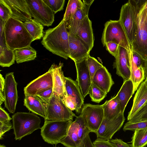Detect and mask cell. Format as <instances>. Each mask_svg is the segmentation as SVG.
I'll return each mask as SVG.
<instances>
[{
  "instance_id": "obj_1",
  "label": "cell",
  "mask_w": 147,
  "mask_h": 147,
  "mask_svg": "<svg viewBox=\"0 0 147 147\" xmlns=\"http://www.w3.org/2000/svg\"><path fill=\"white\" fill-rule=\"evenodd\" d=\"M69 39L66 22L62 20L56 26L45 31L41 43L53 53L67 59L69 58Z\"/></svg>"
},
{
  "instance_id": "obj_2",
  "label": "cell",
  "mask_w": 147,
  "mask_h": 147,
  "mask_svg": "<svg viewBox=\"0 0 147 147\" xmlns=\"http://www.w3.org/2000/svg\"><path fill=\"white\" fill-rule=\"evenodd\" d=\"M4 30L7 47L13 51L30 46L33 41L24 22L17 19L9 18L5 22Z\"/></svg>"
},
{
  "instance_id": "obj_3",
  "label": "cell",
  "mask_w": 147,
  "mask_h": 147,
  "mask_svg": "<svg viewBox=\"0 0 147 147\" xmlns=\"http://www.w3.org/2000/svg\"><path fill=\"white\" fill-rule=\"evenodd\" d=\"M138 11L134 40L131 45L132 51L144 61H147V0H137Z\"/></svg>"
},
{
  "instance_id": "obj_4",
  "label": "cell",
  "mask_w": 147,
  "mask_h": 147,
  "mask_svg": "<svg viewBox=\"0 0 147 147\" xmlns=\"http://www.w3.org/2000/svg\"><path fill=\"white\" fill-rule=\"evenodd\" d=\"M12 119L16 140H20L40 128V119L34 113L18 112L12 115Z\"/></svg>"
},
{
  "instance_id": "obj_5",
  "label": "cell",
  "mask_w": 147,
  "mask_h": 147,
  "mask_svg": "<svg viewBox=\"0 0 147 147\" xmlns=\"http://www.w3.org/2000/svg\"><path fill=\"white\" fill-rule=\"evenodd\" d=\"M138 11V3L136 0H129L121 9L119 20L131 45L136 35Z\"/></svg>"
},
{
  "instance_id": "obj_6",
  "label": "cell",
  "mask_w": 147,
  "mask_h": 147,
  "mask_svg": "<svg viewBox=\"0 0 147 147\" xmlns=\"http://www.w3.org/2000/svg\"><path fill=\"white\" fill-rule=\"evenodd\" d=\"M73 121H64L45 120L41 128V135L46 142L57 145L67 135L69 126Z\"/></svg>"
},
{
  "instance_id": "obj_7",
  "label": "cell",
  "mask_w": 147,
  "mask_h": 147,
  "mask_svg": "<svg viewBox=\"0 0 147 147\" xmlns=\"http://www.w3.org/2000/svg\"><path fill=\"white\" fill-rule=\"evenodd\" d=\"M77 116L66 105L63 100L58 95L53 93L47 105L45 120L73 121Z\"/></svg>"
},
{
  "instance_id": "obj_8",
  "label": "cell",
  "mask_w": 147,
  "mask_h": 147,
  "mask_svg": "<svg viewBox=\"0 0 147 147\" xmlns=\"http://www.w3.org/2000/svg\"><path fill=\"white\" fill-rule=\"evenodd\" d=\"M101 41L103 46L107 42H112L127 50L131 47L119 20H110L105 23Z\"/></svg>"
},
{
  "instance_id": "obj_9",
  "label": "cell",
  "mask_w": 147,
  "mask_h": 147,
  "mask_svg": "<svg viewBox=\"0 0 147 147\" xmlns=\"http://www.w3.org/2000/svg\"><path fill=\"white\" fill-rule=\"evenodd\" d=\"M80 115L90 131L96 134L104 118L102 105L84 104Z\"/></svg>"
},
{
  "instance_id": "obj_10",
  "label": "cell",
  "mask_w": 147,
  "mask_h": 147,
  "mask_svg": "<svg viewBox=\"0 0 147 147\" xmlns=\"http://www.w3.org/2000/svg\"><path fill=\"white\" fill-rule=\"evenodd\" d=\"M90 132L80 115L71 123L67 135L60 143L66 147H79L86 134Z\"/></svg>"
},
{
  "instance_id": "obj_11",
  "label": "cell",
  "mask_w": 147,
  "mask_h": 147,
  "mask_svg": "<svg viewBox=\"0 0 147 147\" xmlns=\"http://www.w3.org/2000/svg\"><path fill=\"white\" fill-rule=\"evenodd\" d=\"M29 12L43 26H49L54 21L55 13L43 0H25Z\"/></svg>"
},
{
  "instance_id": "obj_12",
  "label": "cell",
  "mask_w": 147,
  "mask_h": 147,
  "mask_svg": "<svg viewBox=\"0 0 147 147\" xmlns=\"http://www.w3.org/2000/svg\"><path fill=\"white\" fill-rule=\"evenodd\" d=\"M53 72L51 66L47 72L32 81L24 88L25 96H36L53 88Z\"/></svg>"
},
{
  "instance_id": "obj_13",
  "label": "cell",
  "mask_w": 147,
  "mask_h": 147,
  "mask_svg": "<svg viewBox=\"0 0 147 147\" xmlns=\"http://www.w3.org/2000/svg\"><path fill=\"white\" fill-rule=\"evenodd\" d=\"M125 119L124 113L111 120L104 118L96 134L97 139L109 141L122 127Z\"/></svg>"
},
{
  "instance_id": "obj_14",
  "label": "cell",
  "mask_w": 147,
  "mask_h": 147,
  "mask_svg": "<svg viewBox=\"0 0 147 147\" xmlns=\"http://www.w3.org/2000/svg\"><path fill=\"white\" fill-rule=\"evenodd\" d=\"M3 94L5 98V107L9 112L13 113L16 110L18 99L17 83L13 72L7 74L5 76Z\"/></svg>"
},
{
  "instance_id": "obj_15",
  "label": "cell",
  "mask_w": 147,
  "mask_h": 147,
  "mask_svg": "<svg viewBox=\"0 0 147 147\" xmlns=\"http://www.w3.org/2000/svg\"><path fill=\"white\" fill-rule=\"evenodd\" d=\"M87 57L74 62L77 72L76 81L84 98L89 94L92 83L87 64Z\"/></svg>"
},
{
  "instance_id": "obj_16",
  "label": "cell",
  "mask_w": 147,
  "mask_h": 147,
  "mask_svg": "<svg viewBox=\"0 0 147 147\" xmlns=\"http://www.w3.org/2000/svg\"><path fill=\"white\" fill-rule=\"evenodd\" d=\"M69 58L74 62L80 61L90 55L88 46L76 35H69Z\"/></svg>"
},
{
  "instance_id": "obj_17",
  "label": "cell",
  "mask_w": 147,
  "mask_h": 147,
  "mask_svg": "<svg viewBox=\"0 0 147 147\" xmlns=\"http://www.w3.org/2000/svg\"><path fill=\"white\" fill-rule=\"evenodd\" d=\"M113 64L116 69V73L121 77L123 81L130 79L131 72L128 55L127 50L119 46L117 56Z\"/></svg>"
},
{
  "instance_id": "obj_18",
  "label": "cell",
  "mask_w": 147,
  "mask_h": 147,
  "mask_svg": "<svg viewBox=\"0 0 147 147\" xmlns=\"http://www.w3.org/2000/svg\"><path fill=\"white\" fill-rule=\"evenodd\" d=\"M51 66L53 72V93L58 95L63 101L67 95L65 88V77L62 70L63 64L60 62L58 65L54 63Z\"/></svg>"
},
{
  "instance_id": "obj_19",
  "label": "cell",
  "mask_w": 147,
  "mask_h": 147,
  "mask_svg": "<svg viewBox=\"0 0 147 147\" xmlns=\"http://www.w3.org/2000/svg\"><path fill=\"white\" fill-rule=\"evenodd\" d=\"M65 79L67 95L71 97L75 102L76 114H80L84 105V98L76 80L68 77H65Z\"/></svg>"
},
{
  "instance_id": "obj_20",
  "label": "cell",
  "mask_w": 147,
  "mask_h": 147,
  "mask_svg": "<svg viewBox=\"0 0 147 147\" xmlns=\"http://www.w3.org/2000/svg\"><path fill=\"white\" fill-rule=\"evenodd\" d=\"M10 8L12 17L24 22L32 18L25 0H3Z\"/></svg>"
},
{
  "instance_id": "obj_21",
  "label": "cell",
  "mask_w": 147,
  "mask_h": 147,
  "mask_svg": "<svg viewBox=\"0 0 147 147\" xmlns=\"http://www.w3.org/2000/svg\"><path fill=\"white\" fill-rule=\"evenodd\" d=\"M76 36L86 44L90 51L94 46V37L92 22L88 16L81 21Z\"/></svg>"
},
{
  "instance_id": "obj_22",
  "label": "cell",
  "mask_w": 147,
  "mask_h": 147,
  "mask_svg": "<svg viewBox=\"0 0 147 147\" xmlns=\"http://www.w3.org/2000/svg\"><path fill=\"white\" fill-rule=\"evenodd\" d=\"M92 83L107 93L114 83L110 73L104 66L95 72Z\"/></svg>"
},
{
  "instance_id": "obj_23",
  "label": "cell",
  "mask_w": 147,
  "mask_h": 147,
  "mask_svg": "<svg viewBox=\"0 0 147 147\" xmlns=\"http://www.w3.org/2000/svg\"><path fill=\"white\" fill-rule=\"evenodd\" d=\"M127 51L129 62L131 72L130 79L133 83L134 93L140 84L145 79V71L143 66H138L134 62L131 47Z\"/></svg>"
},
{
  "instance_id": "obj_24",
  "label": "cell",
  "mask_w": 147,
  "mask_h": 147,
  "mask_svg": "<svg viewBox=\"0 0 147 147\" xmlns=\"http://www.w3.org/2000/svg\"><path fill=\"white\" fill-rule=\"evenodd\" d=\"M147 102V84L145 80L139 86L134 97L131 108L127 117L129 121Z\"/></svg>"
},
{
  "instance_id": "obj_25",
  "label": "cell",
  "mask_w": 147,
  "mask_h": 147,
  "mask_svg": "<svg viewBox=\"0 0 147 147\" xmlns=\"http://www.w3.org/2000/svg\"><path fill=\"white\" fill-rule=\"evenodd\" d=\"M133 91V85L131 80L129 79L124 81L120 90L115 96L119 102L122 113H124L128 102L134 94Z\"/></svg>"
},
{
  "instance_id": "obj_26",
  "label": "cell",
  "mask_w": 147,
  "mask_h": 147,
  "mask_svg": "<svg viewBox=\"0 0 147 147\" xmlns=\"http://www.w3.org/2000/svg\"><path fill=\"white\" fill-rule=\"evenodd\" d=\"M24 105L33 113L45 119L47 105L36 96H25Z\"/></svg>"
},
{
  "instance_id": "obj_27",
  "label": "cell",
  "mask_w": 147,
  "mask_h": 147,
  "mask_svg": "<svg viewBox=\"0 0 147 147\" xmlns=\"http://www.w3.org/2000/svg\"><path fill=\"white\" fill-rule=\"evenodd\" d=\"M102 105L104 118L106 119H113L122 113L119 102L115 96L106 100Z\"/></svg>"
},
{
  "instance_id": "obj_28",
  "label": "cell",
  "mask_w": 147,
  "mask_h": 147,
  "mask_svg": "<svg viewBox=\"0 0 147 147\" xmlns=\"http://www.w3.org/2000/svg\"><path fill=\"white\" fill-rule=\"evenodd\" d=\"M27 30L33 38V41L43 36V26L34 19H31L24 22Z\"/></svg>"
},
{
  "instance_id": "obj_29",
  "label": "cell",
  "mask_w": 147,
  "mask_h": 147,
  "mask_svg": "<svg viewBox=\"0 0 147 147\" xmlns=\"http://www.w3.org/2000/svg\"><path fill=\"white\" fill-rule=\"evenodd\" d=\"M16 61L18 64L35 59L36 57V51L30 46L14 50Z\"/></svg>"
},
{
  "instance_id": "obj_30",
  "label": "cell",
  "mask_w": 147,
  "mask_h": 147,
  "mask_svg": "<svg viewBox=\"0 0 147 147\" xmlns=\"http://www.w3.org/2000/svg\"><path fill=\"white\" fill-rule=\"evenodd\" d=\"M16 56L14 51L8 47H0V65L9 67L15 63Z\"/></svg>"
},
{
  "instance_id": "obj_31",
  "label": "cell",
  "mask_w": 147,
  "mask_h": 147,
  "mask_svg": "<svg viewBox=\"0 0 147 147\" xmlns=\"http://www.w3.org/2000/svg\"><path fill=\"white\" fill-rule=\"evenodd\" d=\"M131 138L132 147H145L147 145V129L135 130Z\"/></svg>"
},
{
  "instance_id": "obj_32",
  "label": "cell",
  "mask_w": 147,
  "mask_h": 147,
  "mask_svg": "<svg viewBox=\"0 0 147 147\" xmlns=\"http://www.w3.org/2000/svg\"><path fill=\"white\" fill-rule=\"evenodd\" d=\"M94 1V0H83L82 6L77 9L72 18L69 20L81 21L88 16L90 7Z\"/></svg>"
},
{
  "instance_id": "obj_33",
  "label": "cell",
  "mask_w": 147,
  "mask_h": 147,
  "mask_svg": "<svg viewBox=\"0 0 147 147\" xmlns=\"http://www.w3.org/2000/svg\"><path fill=\"white\" fill-rule=\"evenodd\" d=\"M82 4L83 0H69L63 20L66 22L72 18L77 9Z\"/></svg>"
},
{
  "instance_id": "obj_34",
  "label": "cell",
  "mask_w": 147,
  "mask_h": 147,
  "mask_svg": "<svg viewBox=\"0 0 147 147\" xmlns=\"http://www.w3.org/2000/svg\"><path fill=\"white\" fill-rule=\"evenodd\" d=\"M107 94L92 83L89 94L92 101L99 103L106 97Z\"/></svg>"
},
{
  "instance_id": "obj_35",
  "label": "cell",
  "mask_w": 147,
  "mask_h": 147,
  "mask_svg": "<svg viewBox=\"0 0 147 147\" xmlns=\"http://www.w3.org/2000/svg\"><path fill=\"white\" fill-rule=\"evenodd\" d=\"M87 62L92 82L93 77L95 72L104 66L95 58L90 55L87 57Z\"/></svg>"
},
{
  "instance_id": "obj_36",
  "label": "cell",
  "mask_w": 147,
  "mask_h": 147,
  "mask_svg": "<svg viewBox=\"0 0 147 147\" xmlns=\"http://www.w3.org/2000/svg\"><path fill=\"white\" fill-rule=\"evenodd\" d=\"M55 14L63 10L65 3V0H43Z\"/></svg>"
},
{
  "instance_id": "obj_37",
  "label": "cell",
  "mask_w": 147,
  "mask_h": 147,
  "mask_svg": "<svg viewBox=\"0 0 147 147\" xmlns=\"http://www.w3.org/2000/svg\"><path fill=\"white\" fill-rule=\"evenodd\" d=\"M147 129V121L134 123L128 121L124 125L123 130L124 131L131 130L134 131L137 129Z\"/></svg>"
},
{
  "instance_id": "obj_38",
  "label": "cell",
  "mask_w": 147,
  "mask_h": 147,
  "mask_svg": "<svg viewBox=\"0 0 147 147\" xmlns=\"http://www.w3.org/2000/svg\"><path fill=\"white\" fill-rule=\"evenodd\" d=\"M11 16V12L9 7L3 0H0V19L4 22H6Z\"/></svg>"
},
{
  "instance_id": "obj_39",
  "label": "cell",
  "mask_w": 147,
  "mask_h": 147,
  "mask_svg": "<svg viewBox=\"0 0 147 147\" xmlns=\"http://www.w3.org/2000/svg\"><path fill=\"white\" fill-rule=\"evenodd\" d=\"M53 92V88H51L42 92L36 96L47 105L52 96Z\"/></svg>"
},
{
  "instance_id": "obj_40",
  "label": "cell",
  "mask_w": 147,
  "mask_h": 147,
  "mask_svg": "<svg viewBox=\"0 0 147 147\" xmlns=\"http://www.w3.org/2000/svg\"><path fill=\"white\" fill-rule=\"evenodd\" d=\"M119 46L118 44L112 42H107L105 45L106 50L115 58L117 56Z\"/></svg>"
},
{
  "instance_id": "obj_41",
  "label": "cell",
  "mask_w": 147,
  "mask_h": 147,
  "mask_svg": "<svg viewBox=\"0 0 147 147\" xmlns=\"http://www.w3.org/2000/svg\"><path fill=\"white\" fill-rule=\"evenodd\" d=\"M12 128V126L10 121H0V139H1L2 137L5 132L9 131Z\"/></svg>"
},
{
  "instance_id": "obj_42",
  "label": "cell",
  "mask_w": 147,
  "mask_h": 147,
  "mask_svg": "<svg viewBox=\"0 0 147 147\" xmlns=\"http://www.w3.org/2000/svg\"><path fill=\"white\" fill-rule=\"evenodd\" d=\"M93 143L95 147H116L109 141L96 139Z\"/></svg>"
},
{
  "instance_id": "obj_43",
  "label": "cell",
  "mask_w": 147,
  "mask_h": 147,
  "mask_svg": "<svg viewBox=\"0 0 147 147\" xmlns=\"http://www.w3.org/2000/svg\"><path fill=\"white\" fill-rule=\"evenodd\" d=\"M147 110V102L142 107L137 113L128 121L134 123Z\"/></svg>"
},
{
  "instance_id": "obj_44",
  "label": "cell",
  "mask_w": 147,
  "mask_h": 147,
  "mask_svg": "<svg viewBox=\"0 0 147 147\" xmlns=\"http://www.w3.org/2000/svg\"><path fill=\"white\" fill-rule=\"evenodd\" d=\"M63 101L66 106L71 111L76 110V104L72 99L69 96L67 95Z\"/></svg>"
},
{
  "instance_id": "obj_45",
  "label": "cell",
  "mask_w": 147,
  "mask_h": 147,
  "mask_svg": "<svg viewBox=\"0 0 147 147\" xmlns=\"http://www.w3.org/2000/svg\"><path fill=\"white\" fill-rule=\"evenodd\" d=\"M89 133L86 134L79 147H95L91 140Z\"/></svg>"
},
{
  "instance_id": "obj_46",
  "label": "cell",
  "mask_w": 147,
  "mask_h": 147,
  "mask_svg": "<svg viewBox=\"0 0 147 147\" xmlns=\"http://www.w3.org/2000/svg\"><path fill=\"white\" fill-rule=\"evenodd\" d=\"M109 141L116 147H132L131 144L124 142L120 139L116 138L114 139H111Z\"/></svg>"
},
{
  "instance_id": "obj_47",
  "label": "cell",
  "mask_w": 147,
  "mask_h": 147,
  "mask_svg": "<svg viewBox=\"0 0 147 147\" xmlns=\"http://www.w3.org/2000/svg\"><path fill=\"white\" fill-rule=\"evenodd\" d=\"M11 119L8 113L1 106L0 107V121H10Z\"/></svg>"
},
{
  "instance_id": "obj_48",
  "label": "cell",
  "mask_w": 147,
  "mask_h": 147,
  "mask_svg": "<svg viewBox=\"0 0 147 147\" xmlns=\"http://www.w3.org/2000/svg\"><path fill=\"white\" fill-rule=\"evenodd\" d=\"M5 79L3 77L2 75H0V92H3L5 84Z\"/></svg>"
},
{
  "instance_id": "obj_49",
  "label": "cell",
  "mask_w": 147,
  "mask_h": 147,
  "mask_svg": "<svg viewBox=\"0 0 147 147\" xmlns=\"http://www.w3.org/2000/svg\"><path fill=\"white\" fill-rule=\"evenodd\" d=\"M145 121H147V110L144 112L141 116L134 122Z\"/></svg>"
},
{
  "instance_id": "obj_50",
  "label": "cell",
  "mask_w": 147,
  "mask_h": 147,
  "mask_svg": "<svg viewBox=\"0 0 147 147\" xmlns=\"http://www.w3.org/2000/svg\"><path fill=\"white\" fill-rule=\"evenodd\" d=\"M5 98L4 94L3 92H0V105L1 106L2 103L4 102Z\"/></svg>"
},
{
  "instance_id": "obj_51",
  "label": "cell",
  "mask_w": 147,
  "mask_h": 147,
  "mask_svg": "<svg viewBox=\"0 0 147 147\" xmlns=\"http://www.w3.org/2000/svg\"><path fill=\"white\" fill-rule=\"evenodd\" d=\"M144 67L145 71L146 78L147 77V61H144Z\"/></svg>"
},
{
  "instance_id": "obj_52",
  "label": "cell",
  "mask_w": 147,
  "mask_h": 147,
  "mask_svg": "<svg viewBox=\"0 0 147 147\" xmlns=\"http://www.w3.org/2000/svg\"><path fill=\"white\" fill-rule=\"evenodd\" d=\"M0 147H6L3 145H1L0 146Z\"/></svg>"
},
{
  "instance_id": "obj_53",
  "label": "cell",
  "mask_w": 147,
  "mask_h": 147,
  "mask_svg": "<svg viewBox=\"0 0 147 147\" xmlns=\"http://www.w3.org/2000/svg\"><path fill=\"white\" fill-rule=\"evenodd\" d=\"M145 80H146L147 84V77L145 78Z\"/></svg>"
}]
</instances>
